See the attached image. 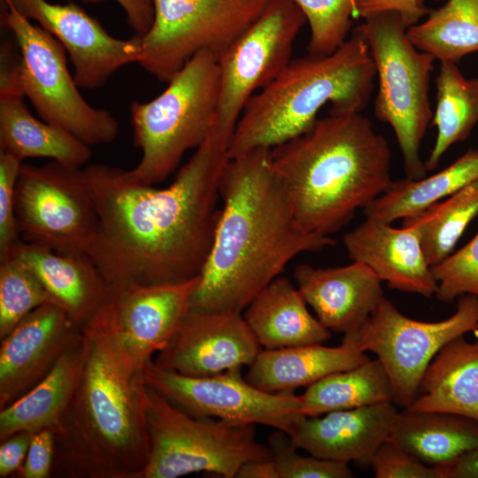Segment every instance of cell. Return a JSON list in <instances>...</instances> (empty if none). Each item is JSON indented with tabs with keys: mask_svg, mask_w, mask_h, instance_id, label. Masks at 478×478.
<instances>
[{
	"mask_svg": "<svg viewBox=\"0 0 478 478\" xmlns=\"http://www.w3.org/2000/svg\"><path fill=\"white\" fill-rule=\"evenodd\" d=\"M370 358L353 339L343 335L336 347L322 344L282 349H262L248 366L245 379L255 387L272 393L295 392L336 372L355 367Z\"/></svg>",
	"mask_w": 478,
	"mask_h": 478,
	"instance_id": "cb8c5ba5",
	"label": "cell"
},
{
	"mask_svg": "<svg viewBox=\"0 0 478 478\" xmlns=\"http://www.w3.org/2000/svg\"><path fill=\"white\" fill-rule=\"evenodd\" d=\"M19 70L0 69V151L21 161L46 158L83 168L91 158L90 147L70 133L35 119L24 102Z\"/></svg>",
	"mask_w": 478,
	"mask_h": 478,
	"instance_id": "603a6c76",
	"label": "cell"
},
{
	"mask_svg": "<svg viewBox=\"0 0 478 478\" xmlns=\"http://www.w3.org/2000/svg\"><path fill=\"white\" fill-rule=\"evenodd\" d=\"M4 5V24L19 50L20 87L41 119L89 147L113 142L120 133L118 121L108 111L91 106L80 94L66 66L64 46L14 6Z\"/></svg>",
	"mask_w": 478,
	"mask_h": 478,
	"instance_id": "9c48e42d",
	"label": "cell"
},
{
	"mask_svg": "<svg viewBox=\"0 0 478 478\" xmlns=\"http://www.w3.org/2000/svg\"><path fill=\"white\" fill-rule=\"evenodd\" d=\"M81 328L54 304L23 318L0 346V410L40 382L81 335Z\"/></svg>",
	"mask_w": 478,
	"mask_h": 478,
	"instance_id": "e0dca14e",
	"label": "cell"
},
{
	"mask_svg": "<svg viewBox=\"0 0 478 478\" xmlns=\"http://www.w3.org/2000/svg\"><path fill=\"white\" fill-rule=\"evenodd\" d=\"M235 478H279L273 460H256L244 464Z\"/></svg>",
	"mask_w": 478,
	"mask_h": 478,
	"instance_id": "f6af8a7d",
	"label": "cell"
},
{
	"mask_svg": "<svg viewBox=\"0 0 478 478\" xmlns=\"http://www.w3.org/2000/svg\"><path fill=\"white\" fill-rule=\"evenodd\" d=\"M407 36L419 50L457 64L478 51V0H448L424 22L410 27Z\"/></svg>",
	"mask_w": 478,
	"mask_h": 478,
	"instance_id": "1f68e13d",
	"label": "cell"
},
{
	"mask_svg": "<svg viewBox=\"0 0 478 478\" xmlns=\"http://www.w3.org/2000/svg\"><path fill=\"white\" fill-rule=\"evenodd\" d=\"M302 10L310 27L307 50L310 54L329 55L347 40L357 18L359 0H293Z\"/></svg>",
	"mask_w": 478,
	"mask_h": 478,
	"instance_id": "e575fe53",
	"label": "cell"
},
{
	"mask_svg": "<svg viewBox=\"0 0 478 478\" xmlns=\"http://www.w3.org/2000/svg\"><path fill=\"white\" fill-rule=\"evenodd\" d=\"M478 215V180L423 212L403 220L420 231L421 247L430 266L449 255L468 224Z\"/></svg>",
	"mask_w": 478,
	"mask_h": 478,
	"instance_id": "d6a6232c",
	"label": "cell"
},
{
	"mask_svg": "<svg viewBox=\"0 0 478 478\" xmlns=\"http://www.w3.org/2000/svg\"><path fill=\"white\" fill-rule=\"evenodd\" d=\"M364 19L354 30L366 41L378 76L374 113L392 127L406 177L421 179L428 171L420 150L433 118L428 91L436 58L411 42L399 12L383 11Z\"/></svg>",
	"mask_w": 478,
	"mask_h": 478,
	"instance_id": "52a82bcc",
	"label": "cell"
},
{
	"mask_svg": "<svg viewBox=\"0 0 478 478\" xmlns=\"http://www.w3.org/2000/svg\"><path fill=\"white\" fill-rule=\"evenodd\" d=\"M150 455L142 478H177L206 472L235 478L242 466L271 459L253 424L187 413L147 386Z\"/></svg>",
	"mask_w": 478,
	"mask_h": 478,
	"instance_id": "ba28073f",
	"label": "cell"
},
{
	"mask_svg": "<svg viewBox=\"0 0 478 478\" xmlns=\"http://www.w3.org/2000/svg\"><path fill=\"white\" fill-rule=\"evenodd\" d=\"M375 75L367 44L355 30L329 55L308 53L290 61L247 103L229 143V158L273 149L302 135L328 103L332 112H360Z\"/></svg>",
	"mask_w": 478,
	"mask_h": 478,
	"instance_id": "5b68a950",
	"label": "cell"
},
{
	"mask_svg": "<svg viewBox=\"0 0 478 478\" xmlns=\"http://www.w3.org/2000/svg\"><path fill=\"white\" fill-rule=\"evenodd\" d=\"M343 245L352 261L370 267L391 289L431 297L437 283L428 263L419 228L370 218L343 235Z\"/></svg>",
	"mask_w": 478,
	"mask_h": 478,
	"instance_id": "ffe728a7",
	"label": "cell"
},
{
	"mask_svg": "<svg viewBox=\"0 0 478 478\" xmlns=\"http://www.w3.org/2000/svg\"><path fill=\"white\" fill-rule=\"evenodd\" d=\"M293 276L320 323L343 335L357 331L384 297L381 279L357 261L327 268L300 264Z\"/></svg>",
	"mask_w": 478,
	"mask_h": 478,
	"instance_id": "44dd1931",
	"label": "cell"
},
{
	"mask_svg": "<svg viewBox=\"0 0 478 478\" xmlns=\"http://www.w3.org/2000/svg\"><path fill=\"white\" fill-rule=\"evenodd\" d=\"M147 386L187 413L263 425L287 434L305 415L295 392L262 390L242 376V368L212 376H188L164 369L151 359L143 366Z\"/></svg>",
	"mask_w": 478,
	"mask_h": 478,
	"instance_id": "5bb4252c",
	"label": "cell"
},
{
	"mask_svg": "<svg viewBox=\"0 0 478 478\" xmlns=\"http://www.w3.org/2000/svg\"><path fill=\"white\" fill-rule=\"evenodd\" d=\"M267 446L279 478H351L348 463L324 459L297 453L289 436L275 429L268 437Z\"/></svg>",
	"mask_w": 478,
	"mask_h": 478,
	"instance_id": "d590c367",
	"label": "cell"
},
{
	"mask_svg": "<svg viewBox=\"0 0 478 478\" xmlns=\"http://www.w3.org/2000/svg\"><path fill=\"white\" fill-rule=\"evenodd\" d=\"M262 350L243 314L190 309L152 359L188 376H212L251 365Z\"/></svg>",
	"mask_w": 478,
	"mask_h": 478,
	"instance_id": "2e32d148",
	"label": "cell"
},
{
	"mask_svg": "<svg viewBox=\"0 0 478 478\" xmlns=\"http://www.w3.org/2000/svg\"><path fill=\"white\" fill-rule=\"evenodd\" d=\"M15 217L22 241L60 252L88 254L98 215L83 168L51 160L21 165Z\"/></svg>",
	"mask_w": 478,
	"mask_h": 478,
	"instance_id": "7c38bea8",
	"label": "cell"
},
{
	"mask_svg": "<svg viewBox=\"0 0 478 478\" xmlns=\"http://www.w3.org/2000/svg\"><path fill=\"white\" fill-rule=\"evenodd\" d=\"M22 161L0 151V261L20 241L15 217V189Z\"/></svg>",
	"mask_w": 478,
	"mask_h": 478,
	"instance_id": "f35d334b",
	"label": "cell"
},
{
	"mask_svg": "<svg viewBox=\"0 0 478 478\" xmlns=\"http://www.w3.org/2000/svg\"><path fill=\"white\" fill-rule=\"evenodd\" d=\"M262 349L322 344L331 331L311 314L288 278L278 276L249 304L243 315Z\"/></svg>",
	"mask_w": 478,
	"mask_h": 478,
	"instance_id": "d4e9b609",
	"label": "cell"
},
{
	"mask_svg": "<svg viewBox=\"0 0 478 478\" xmlns=\"http://www.w3.org/2000/svg\"><path fill=\"white\" fill-rule=\"evenodd\" d=\"M32 433L20 431L1 442L0 477L15 475L21 470L29 448Z\"/></svg>",
	"mask_w": 478,
	"mask_h": 478,
	"instance_id": "b9f144b4",
	"label": "cell"
},
{
	"mask_svg": "<svg viewBox=\"0 0 478 478\" xmlns=\"http://www.w3.org/2000/svg\"><path fill=\"white\" fill-rule=\"evenodd\" d=\"M219 59L209 51L191 58L151 101L130 104L134 144L142 151L128 170L136 181L155 185L179 166L184 154L210 135L219 101Z\"/></svg>",
	"mask_w": 478,
	"mask_h": 478,
	"instance_id": "8992f818",
	"label": "cell"
},
{
	"mask_svg": "<svg viewBox=\"0 0 478 478\" xmlns=\"http://www.w3.org/2000/svg\"><path fill=\"white\" fill-rule=\"evenodd\" d=\"M54 453L55 436L51 428L33 433L24 465L15 477H51Z\"/></svg>",
	"mask_w": 478,
	"mask_h": 478,
	"instance_id": "ab89813d",
	"label": "cell"
},
{
	"mask_svg": "<svg viewBox=\"0 0 478 478\" xmlns=\"http://www.w3.org/2000/svg\"><path fill=\"white\" fill-rule=\"evenodd\" d=\"M305 22L293 0H273L220 58L216 132L232 139L253 93L268 85L289 64L293 43Z\"/></svg>",
	"mask_w": 478,
	"mask_h": 478,
	"instance_id": "4fadbf2b",
	"label": "cell"
},
{
	"mask_svg": "<svg viewBox=\"0 0 478 478\" xmlns=\"http://www.w3.org/2000/svg\"><path fill=\"white\" fill-rule=\"evenodd\" d=\"M4 3L38 22L64 46L74 67L73 78L79 88L98 89L118 69L141 59L140 37L122 40L112 36L96 19L73 4H51L46 0Z\"/></svg>",
	"mask_w": 478,
	"mask_h": 478,
	"instance_id": "9a60e30c",
	"label": "cell"
},
{
	"mask_svg": "<svg viewBox=\"0 0 478 478\" xmlns=\"http://www.w3.org/2000/svg\"><path fill=\"white\" fill-rule=\"evenodd\" d=\"M199 277L177 283L133 284L111 291L120 336L137 366L143 368L169 343L191 309Z\"/></svg>",
	"mask_w": 478,
	"mask_h": 478,
	"instance_id": "ac0fdd59",
	"label": "cell"
},
{
	"mask_svg": "<svg viewBox=\"0 0 478 478\" xmlns=\"http://www.w3.org/2000/svg\"><path fill=\"white\" fill-rule=\"evenodd\" d=\"M412 412H439L478 421V341L464 335L446 343L428 366Z\"/></svg>",
	"mask_w": 478,
	"mask_h": 478,
	"instance_id": "484cf974",
	"label": "cell"
},
{
	"mask_svg": "<svg viewBox=\"0 0 478 478\" xmlns=\"http://www.w3.org/2000/svg\"><path fill=\"white\" fill-rule=\"evenodd\" d=\"M298 226L329 236L392 182L391 152L360 112H332L271 150Z\"/></svg>",
	"mask_w": 478,
	"mask_h": 478,
	"instance_id": "277c9868",
	"label": "cell"
},
{
	"mask_svg": "<svg viewBox=\"0 0 478 478\" xmlns=\"http://www.w3.org/2000/svg\"><path fill=\"white\" fill-rule=\"evenodd\" d=\"M271 150L229 158L222 171V206L192 309L242 314L291 259L335 243L298 226Z\"/></svg>",
	"mask_w": 478,
	"mask_h": 478,
	"instance_id": "7a4b0ae2",
	"label": "cell"
},
{
	"mask_svg": "<svg viewBox=\"0 0 478 478\" xmlns=\"http://www.w3.org/2000/svg\"><path fill=\"white\" fill-rule=\"evenodd\" d=\"M424 0H359L357 6V17L365 18L370 14L395 11L401 14L410 27L417 24L420 19L429 13L423 4Z\"/></svg>",
	"mask_w": 478,
	"mask_h": 478,
	"instance_id": "60d3db41",
	"label": "cell"
},
{
	"mask_svg": "<svg viewBox=\"0 0 478 478\" xmlns=\"http://www.w3.org/2000/svg\"><path fill=\"white\" fill-rule=\"evenodd\" d=\"M436 85L432 124L437 135L425 162L427 170L435 169L448 149L466 139L478 123V78L466 79L456 63L443 61Z\"/></svg>",
	"mask_w": 478,
	"mask_h": 478,
	"instance_id": "4dcf8cb0",
	"label": "cell"
},
{
	"mask_svg": "<svg viewBox=\"0 0 478 478\" xmlns=\"http://www.w3.org/2000/svg\"><path fill=\"white\" fill-rule=\"evenodd\" d=\"M436 296L450 303L463 295L478 297V233L465 246L432 266Z\"/></svg>",
	"mask_w": 478,
	"mask_h": 478,
	"instance_id": "8d00e7d4",
	"label": "cell"
},
{
	"mask_svg": "<svg viewBox=\"0 0 478 478\" xmlns=\"http://www.w3.org/2000/svg\"><path fill=\"white\" fill-rule=\"evenodd\" d=\"M11 255L34 272L53 304L81 328L111 300L104 276L86 253L60 252L21 240Z\"/></svg>",
	"mask_w": 478,
	"mask_h": 478,
	"instance_id": "7402d4cb",
	"label": "cell"
},
{
	"mask_svg": "<svg viewBox=\"0 0 478 478\" xmlns=\"http://www.w3.org/2000/svg\"><path fill=\"white\" fill-rule=\"evenodd\" d=\"M229 143L212 128L164 189L135 181L128 170L83 167L98 215L88 255L111 291L200 276L220 214V181Z\"/></svg>",
	"mask_w": 478,
	"mask_h": 478,
	"instance_id": "6da1fadb",
	"label": "cell"
},
{
	"mask_svg": "<svg viewBox=\"0 0 478 478\" xmlns=\"http://www.w3.org/2000/svg\"><path fill=\"white\" fill-rule=\"evenodd\" d=\"M398 411L393 402L301 418L288 434L297 449L339 462L368 464L391 437Z\"/></svg>",
	"mask_w": 478,
	"mask_h": 478,
	"instance_id": "d6986e66",
	"label": "cell"
},
{
	"mask_svg": "<svg viewBox=\"0 0 478 478\" xmlns=\"http://www.w3.org/2000/svg\"><path fill=\"white\" fill-rule=\"evenodd\" d=\"M273 0H154V20L141 38L138 64L168 82L196 54L218 59Z\"/></svg>",
	"mask_w": 478,
	"mask_h": 478,
	"instance_id": "30bf717a",
	"label": "cell"
},
{
	"mask_svg": "<svg viewBox=\"0 0 478 478\" xmlns=\"http://www.w3.org/2000/svg\"><path fill=\"white\" fill-rule=\"evenodd\" d=\"M101 1V0H90ZM125 12L135 36L142 38L150 29L154 20V0H113Z\"/></svg>",
	"mask_w": 478,
	"mask_h": 478,
	"instance_id": "7bdbcfd3",
	"label": "cell"
},
{
	"mask_svg": "<svg viewBox=\"0 0 478 478\" xmlns=\"http://www.w3.org/2000/svg\"><path fill=\"white\" fill-rule=\"evenodd\" d=\"M82 358L81 335L40 382L0 410V443L20 431L33 434L56 427L77 383Z\"/></svg>",
	"mask_w": 478,
	"mask_h": 478,
	"instance_id": "4316f807",
	"label": "cell"
},
{
	"mask_svg": "<svg viewBox=\"0 0 478 478\" xmlns=\"http://www.w3.org/2000/svg\"><path fill=\"white\" fill-rule=\"evenodd\" d=\"M81 336L80 375L53 428L51 477L142 478L150 455L147 385L121 341L111 300Z\"/></svg>",
	"mask_w": 478,
	"mask_h": 478,
	"instance_id": "3957f363",
	"label": "cell"
},
{
	"mask_svg": "<svg viewBox=\"0 0 478 478\" xmlns=\"http://www.w3.org/2000/svg\"><path fill=\"white\" fill-rule=\"evenodd\" d=\"M478 330V297H459L455 312L439 321H420L402 314L385 297L350 335L359 349L376 356L391 385L393 403L408 407L434 357L451 340Z\"/></svg>",
	"mask_w": 478,
	"mask_h": 478,
	"instance_id": "8fae6325",
	"label": "cell"
},
{
	"mask_svg": "<svg viewBox=\"0 0 478 478\" xmlns=\"http://www.w3.org/2000/svg\"><path fill=\"white\" fill-rule=\"evenodd\" d=\"M440 468L444 478H478V448Z\"/></svg>",
	"mask_w": 478,
	"mask_h": 478,
	"instance_id": "ee69618b",
	"label": "cell"
},
{
	"mask_svg": "<svg viewBox=\"0 0 478 478\" xmlns=\"http://www.w3.org/2000/svg\"><path fill=\"white\" fill-rule=\"evenodd\" d=\"M299 397L306 417L393 402L389 377L377 358L329 374L306 387Z\"/></svg>",
	"mask_w": 478,
	"mask_h": 478,
	"instance_id": "f546056e",
	"label": "cell"
},
{
	"mask_svg": "<svg viewBox=\"0 0 478 478\" xmlns=\"http://www.w3.org/2000/svg\"><path fill=\"white\" fill-rule=\"evenodd\" d=\"M369 466L376 478H444L440 467L425 464L392 438L377 448Z\"/></svg>",
	"mask_w": 478,
	"mask_h": 478,
	"instance_id": "74e56055",
	"label": "cell"
},
{
	"mask_svg": "<svg viewBox=\"0 0 478 478\" xmlns=\"http://www.w3.org/2000/svg\"><path fill=\"white\" fill-rule=\"evenodd\" d=\"M390 438L425 464L442 467L478 448V421L452 413L405 409L398 412Z\"/></svg>",
	"mask_w": 478,
	"mask_h": 478,
	"instance_id": "83f0119b",
	"label": "cell"
},
{
	"mask_svg": "<svg viewBox=\"0 0 478 478\" xmlns=\"http://www.w3.org/2000/svg\"><path fill=\"white\" fill-rule=\"evenodd\" d=\"M478 180V150L470 149L446 168L421 179L392 181L364 209L366 218L391 224L423 212Z\"/></svg>",
	"mask_w": 478,
	"mask_h": 478,
	"instance_id": "f1b7e54d",
	"label": "cell"
},
{
	"mask_svg": "<svg viewBox=\"0 0 478 478\" xmlns=\"http://www.w3.org/2000/svg\"><path fill=\"white\" fill-rule=\"evenodd\" d=\"M53 304L34 272L11 255L0 261V340L28 313L44 304Z\"/></svg>",
	"mask_w": 478,
	"mask_h": 478,
	"instance_id": "836d02e7",
	"label": "cell"
}]
</instances>
